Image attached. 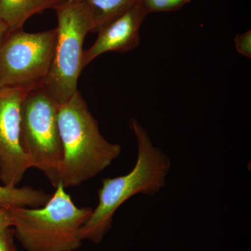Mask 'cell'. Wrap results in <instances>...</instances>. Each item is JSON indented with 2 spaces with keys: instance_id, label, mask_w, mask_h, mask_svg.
I'll return each mask as SVG.
<instances>
[{
  "instance_id": "8992f818",
  "label": "cell",
  "mask_w": 251,
  "mask_h": 251,
  "mask_svg": "<svg viewBox=\"0 0 251 251\" xmlns=\"http://www.w3.org/2000/svg\"><path fill=\"white\" fill-rule=\"evenodd\" d=\"M57 29L8 31L0 47V88L31 91L44 86L50 70Z\"/></svg>"
},
{
  "instance_id": "ba28073f",
  "label": "cell",
  "mask_w": 251,
  "mask_h": 251,
  "mask_svg": "<svg viewBox=\"0 0 251 251\" xmlns=\"http://www.w3.org/2000/svg\"><path fill=\"white\" fill-rule=\"evenodd\" d=\"M148 14L140 1L100 28L97 40L84 52L83 69L105 52L126 53L136 49L140 44V27Z\"/></svg>"
},
{
  "instance_id": "7a4b0ae2",
  "label": "cell",
  "mask_w": 251,
  "mask_h": 251,
  "mask_svg": "<svg viewBox=\"0 0 251 251\" xmlns=\"http://www.w3.org/2000/svg\"><path fill=\"white\" fill-rule=\"evenodd\" d=\"M57 121L63 148L59 184L64 188L92 179L122 152L120 145L110 143L101 135L98 122L79 91L59 104Z\"/></svg>"
},
{
  "instance_id": "e0dca14e",
  "label": "cell",
  "mask_w": 251,
  "mask_h": 251,
  "mask_svg": "<svg viewBox=\"0 0 251 251\" xmlns=\"http://www.w3.org/2000/svg\"><path fill=\"white\" fill-rule=\"evenodd\" d=\"M69 1H83V0H69Z\"/></svg>"
},
{
  "instance_id": "6da1fadb",
  "label": "cell",
  "mask_w": 251,
  "mask_h": 251,
  "mask_svg": "<svg viewBox=\"0 0 251 251\" xmlns=\"http://www.w3.org/2000/svg\"><path fill=\"white\" fill-rule=\"evenodd\" d=\"M138 144V159L128 174L101 180L99 190V204L81 227L82 241L99 244L111 229L113 216L119 208L138 194L155 196L166 185L171 170L169 157L153 146L148 131L135 119L130 122Z\"/></svg>"
},
{
  "instance_id": "5bb4252c",
  "label": "cell",
  "mask_w": 251,
  "mask_h": 251,
  "mask_svg": "<svg viewBox=\"0 0 251 251\" xmlns=\"http://www.w3.org/2000/svg\"><path fill=\"white\" fill-rule=\"evenodd\" d=\"M14 229H0V251H17L15 245Z\"/></svg>"
},
{
  "instance_id": "7c38bea8",
  "label": "cell",
  "mask_w": 251,
  "mask_h": 251,
  "mask_svg": "<svg viewBox=\"0 0 251 251\" xmlns=\"http://www.w3.org/2000/svg\"><path fill=\"white\" fill-rule=\"evenodd\" d=\"M191 0H140V4L148 14L168 12L181 9Z\"/></svg>"
},
{
  "instance_id": "2e32d148",
  "label": "cell",
  "mask_w": 251,
  "mask_h": 251,
  "mask_svg": "<svg viewBox=\"0 0 251 251\" xmlns=\"http://www.w3.org/2000/svg\"><path fill=\"white\" fill-rule=\"evenodd\" d=\"M8 31H9V28L6 25L0 21V47H1V43L4 40L5 36L7 34Z\"/></svg>"
},
{
  "instance_id": "3957f363",
  "label": "cell",
  "mask_w": 251,
  "mask_h": 251,
  "mask_svg": "<svg viewBox=\"0 0 251 251\" xmlns=\"http://www.w3.org/2000/svg\"><path fill=\"white\" fill-rule=\"evenodd\" d=\"M59 184L45 205L9 208L14 234L26 251H75L81 227L93 209L78 207Z\"/></svg>"
},
{
  "instance_id": "277c9868",
  "label": "cell",
  "mask_w": 251,
  "mask_h": 251,
  "mask_svg": "<svg viewBox=\"0 0 251 251\" xmlns=\"http://www.w3.org/2000/svg\"><path fill=\"white\" fill-rule=\"evenodd\" d=\"M57 18L55 49L44 89L59 104L77 92L83 70V44L86 36L95 30V22L87 5L82 1L66 0L54 9Z\"/></svg>"
},
{
  "instance_id": "5b68a950",
  "label": "cell",
  "mask_w": 251,
  "mask_h": 251,
  "mask_svg": "<svg viewBox=\"0 0 251 251\" xmlns=\"http://www.w3.org/2000/svg\"><path fill=\"white\" fill-rule=\"evenodd\" d=\"M59 104L43 87L29 91L21 109L20 143L32 168L42 171L54 188L63 159Z\"/></svg>"
},
{
  "instance_id": "52a82bcc",
  "label": "cell",
  "mask_w": 251,
  "mask_h": 251,
  "mask_svg": "<svg viewBox=\"0 0 251 251\" xmlns=\"http://www.w3.org/2000/svg\"><path fill=\"white\" fill-rule=\"evenodd\" d=\"M28 92L0 88V180L9 187H16L32 168L20 143L21 105Z\"/></svg>"
},
{
  "instance_id": "30bf717a",
  "label": "cell",
  "mask_w": 251,
  "mask_h": 251,
  "mask_svg": "<svg viewBox=\"0 0 251 251\" xmlns=\"http://www.w3.org/2000/svg\"><path fill=\"white\" fill-rule=\"evenodd\" d=\"M52 194L30 186L22 188L0 186V207L37 208L45 205Z\"/></svg>"
},
{
  "instance_id": "8fae6325",
  "label": "cell",
  "mask_w": 251,
  "mask_h": 251,
  "mask_svg": "<svg viewBox=\"0 0 251 251\" xmlns=\"http://www.w3.org/2000/svg\"><path fill=\"white\" fill-rule=\"evenodd\" d=\"M90 9L98 31L117 16L125 13L140 0H83Z\"/></svg>"
},
{
  "instance_id": "9c48e42d",
  "label": "cell",
  "mask_w": 251,
  "mask_h": 251,
  "mask_svg": "<svg viewBox=\"0 0 251 251\" xmlns=\"http://www.w3.org/2000/svg\"><path fill=\"white\" fill-rule=\"evenodd\" d=\"M66 0H0V21L5 23L9 31L23 29L25 23L33 15L46 9H54Z\"/></svg>"
},
{
  "instance_id": "4fadbf2b",
  "label": "cell",
  "mask_w": 251,
  "mask_h": 251,
  "mask_svg": "<svg viewBox=\"0 0 251 251\" xmlns=\"http://www.w3.org/2000/svg\"><path fill=\"white\" fill-rule=\"evenodd\" d=\"M234 45L239 54L251 58V31L237 34L234 38Z\"/></svg>"
},
{
  "instance_id": "9a60e30c",
  "label": "cell",
  "mask_w": 251,
  "mask_h": 251,
  "mask_svg": "<svg viewBox=\"0 0 251 251\" xmlns=\"http://www.w3.org/2000/svg\"><path fill=\"white\" fill-rule=\"evenodd\" d=\"M13 227V220L9 208L0 207V229Z\"/></svg>"
}]
</instances>
